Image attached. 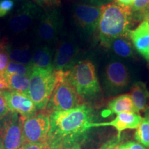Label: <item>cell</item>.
<instances>
[{"label":"cell","instance_id":"cell-21","mask_svg":"<svg viewBox=\"0 0 149 149\" xmlns=\"http://www.w3.org/2000/svg\"><path fill=\"white\" fill-rule=\"evenodd\" d=\"M6 49L11 61L31 66L33 53L28 46L13 48L7 46Z\"/></svg>","mask_w":149,"mask_h":149},{"label":"cell","instance_id":"cell-25","mask_svg":"<svg viewBox=\"0 0 149 149\" xmlns=\"http://www.w3.org/2000/svg\"><path fill=\"white\" fill-rule=\"evenodd\" d=\"M6 46L7 44L5 42H2L0 44V76L4 74L10 59Z\"/></svg>","mask_w":149,"mask_h":149},{"label":"cell","instance_id":"cell-37","mask_svg":"<svg viewBox=\"0 0 149 149\" xmlns=\"http://www.w3.org/2000/svg\"><path fill=\"white\" fill-rule=\"evenodd\" d=\"M0 149H3V146H2V144H1V141H0Z\"/></svg>","mask_w":149,"mask_h":149},{"label":"cell","instance_id":"cell-5","mask_svg":"<svg viewBox=\"0 0 149 149\" xmlns=\"http://www.w3.org/2000/svg\"><path fill=\"white\" fill-rule=\"evenodd\" d=\"M56 83L55 70L33 67L30 74L29 96L37 110H45Z\"/></svg>","mask_w":149,"mask_h":149},{"label":"cell","instance_id":"cell-14","mask_svg":"<svg viewBox=\"0 0 149 149\" xmlns=\"http://www.w3.org/2000/svg\"><path fill=\"white\" fill-rule=\"evenodd\" d=\"M128 37L149 66V22L143 20L135 29L130 30Z\"/></svg>","mask_w":149,"mask_h":149},{"label":"cell","instance_id":"cell-10","mask_svg":"<svg viewBox=\"0 0 149 149\" xmlns=\"http://www.w3.org/2000/svg\"><path fill=\"white\" fill-rule=\"evenodd\" d=\"M41 15L42 10L40 6L31 1H26L9 19V29L11 32L16 34L23 33Z\"/></svg>","mask_w":149,"mask_h":149},{"label":"cell","instance_id":"cell-34","mask_svg":"<svg viewBox=\"0 0 149 149\" xmlns=\"http://www.w3.org/2000/svg\"><path fill=\"white\" fill-rule=\"evenodd\" d=\"M81 1H87V2H89L91 3H94L95 5L100 6L102 3H105L107 1H109V0H81Z\"/></svg>","mask_w":149,"mask_h":149},{"label":"cell","instance_id":"cell-24","mask_svg":"<svg viewBox=\"0 0 149 149\" xmlns=\"http://www.w3.org/2000/svg\"><path fill=\"white\" fill-rule=\"evenodd\" d=\"M149 4V0H135L131 7V12L134 21H139V17L143 11Z\"/></svg>","mask_w":149,"mask_h":149},{"label":"cell","instance_id":"cell-22","mask_svg":"<svg viewBox=\"0 0 149 149\" xmlns=\"http://www.w3.org/2000/svg\"><path fill=\"white\" fill-rule=\"evenodd\" d=\"M135 139L143 146L149 148V117L145 113V117L137 128L135 133Z\"/></svg>","mask_w":149,"mask_h":149},{"label":"cell","instance_id":"cell-13","mask_svg":"<svg viewBox=\"0 0 149 149\" xmlns=\"http://www.w3.org/2000/svg\"><path fill=\"white\" fill-rule=\"evenodd\" d=\"M9 111L17 113L24 120L36 114L37 109L30 97L24 93L8 90L1 93Z\"/></svg>","mask_w":149,"mask_h":149},{"label":"cell","instance_id":"cell-36","mask_svg":"<svg viewBox=\"0 0 149 149\" xmlns=\"http://www.w3.org/2000/svg\"><path fill=\"white\" fill-rule=\"evenodd\" d=\"M145 113H146V114L148 115V117H149V105H148V109H147V110H146V111L145 112Z\"/></svg>","mask_w":149,"mask_h":149},{"label":"cell","instance_id":"cell-30","mask_svg":"<svg viewBox=\"0 0 149 149\" xmlns=\"http://www.w3.org/2000/svg\"><path fill=\"white\" fill-rule=\"evenodd\" d=\"M9 112L10 111L7 106L6 102L3 97V95L0 93V122L8 115Z\"/></svg>","mask_w":149,"mask_h":149},{"label":"cell","instance_id":"cell-23","mask_svg":"<svg viewBox=\"0 0 149 149\" xmlns=\"http://www.w3.org/2000/svg\"><path fill=\"white\" fill-rule=\"evenodd\" d=\"M33 66L31 65H25L19 63L9 61L8 67L4 74H18L24 75H30Z\"/></svg>","mask_w":149,"mask_h":149},{"label":"cell","instance_id":"cell-29","mask_svg":"<svg viewBox=\"0 0 149 149\" xmlns=\"http://www.w3.org/2000/svg\"><path fill=\"white\" fill-rule=\"evenodd\" d=\"M115 149H146L140 143L133 141H128L119 144Z\"/></svg>","mask_w":149,"mask_h":149},{"label":"cell","instance_id":"cell-33","mask_svg":"<svg viewBox=\"0 0 149 149\" xmlns=\"http://www.w3.org/2000/svg\"><path fill=\"white\" fill-rule=\"evenodd\" d=\"M143 20H147L149 22V4L143 11V13L140 15V17H139V21H143Z\"/></svg>","mask_w":149,"mask_h":149},{"label":"cell","instance_id":"cell-1","mask_svg":"<svg viewBox=\"0 0 149 149\" xmlns=\"http://www.w3.org/2000/svg\"><path fill=\"white\" fill-rule=\"evenodd\" d=\"M94 116L92 108L86 104L67 111L52 112L47 141L56 149L78 144L91 128Z\"/></svg>","mask_w":149,"mask_h":149},{"label":"cell","instance_id":"cell-18","mask_svg":"<svg viewBox=\"0 0 149 149\" xmlns=\"http://www.w3.org/2000/svg\"><path fill=\"white\" fill-rule=\"evenodd\" d=\"M53 53L48 45L42 44L35 49L32 55L31 66L48 70H54Z\"/></svg>","mask_w":149,"mask_h":149},{"label":"cell","instance_id":"cell-35","mask_svg":"<svg viewBox=\"0 0 149 149\" xmlns=\"http://www.w3.org/2000/svg\"><path fill=\"white\" fill-rule=\"evenodd\" d=\"M65 149H81V147H80V145L79 144H76L73 145V146L69 147V148H67Z\"/></svg>","mask_w":149,"mask_h":149},{"label":"cell","instance_id":"cell-4","mask_svg":"<svg viewBox=\"0 0 149 149\" xmlns=\"http://www.w3.org/2000/svg\"><path fill=\"white\" fill-rule=\"evenodd\" d=\"M68 76L78 95L84 100H93L101 93L95 67L91 61H79L68 70Z\"/></svg>","mask_w":149,"mask_h":149},{"label":"cell","instance_id":"cell-3","mask_svg":"<svg viewBox=\"0 0 149 149\" xmlns=\"http://www.w3.org/2000/svg\"><path fill=\"white\" fill-rule=\"evenodd\" d=\"M56 83L46 111H67L83 105L84 100L80 97L68 79V71H55Z\"/></svg>","mask_w":149,"mask_h":149},{"label":"cell","instance_id":"cell-19","mask_svg":"<svg viewBox=\"0 0 149 149\" xmlns=\"http://www.w3.org/2000/svg\"><path fill=\"white\" fill-rule=\"evenodd\" d=\"M107 48L122 58H133L135 57L134 47L127 37H118L113 39L109 43Z\"/></svg>","mask_w":149,"mask_h":149},{"label":"cell","instance_id":"cell-7","mask_svg":"<svg viewBox=\"0 0 149 149\" xmlns=\"http://www.w3.org/2000/svg\"><path fill=\"white\" fill-rule=\"evenodd\" d=\"M63 26L60 12L55 8L46 10L40 17L36 31L38 40L44 45H51L57 42Z\"/></svg>","mask_w":149,"mask_h":149},{"label":"cell","instance_id":"cell-26","mask_svg":"<svg viewBox=\"0 0 149 149\" xmlns=\"http://www.w3.org/2000/svg\"><path fill=\"white\" fill-rule=\"evenodd\" d=\"M13 8V0H0V18L7 15Z\"/></svg>","mask_w":149,"mask_h":149},{"label":"cell","instance_id":"cell-27","mask_svg":"<svg viewBox=\"0 0 149 149\" xmlns=\"http://www.w3.org/2000/svg\"><path fill=\"white\" fill-rule=\"evenodd\" d=\"M20 149H56L53 145L48 141L40 144H32V143H24Z\"/></svg>","mask_w":149,"mask_h":149},{"label":"cell","instance_id":"cell-16","mask_svg":"<svg viewBox=\"0 0 149 149\" xmlns=\"http://www.w3.org/2000/svg\"><path fill=\"white\" fill-rule=\"evenodd\" d=\"M137 113L130 94H123L112 99L107 105V109L103 111L102 115L108 117L122 113Z\"/></svg>","mask_w":149,"mask_h":149},{"label":"cell","instance_id":"cell-11","mask_svg":"<svg viewBox=\"0 0 149 149\" xmlns=\"http://www.w3.org/2000/svg\"><path fill=\"white\" fill-rule=\"evenodd\" d=\"M129 70L119 61H111L104 70V84L110 93H117L125 89L130 83Z\"/></svg>","mask_w":149,"mask_h":149},{"label":"cell","instance_id":"cell-12","mask_svg":"<svg viewBox=\"0 0 149 149\" xmlns=\"http://www.w3.org/2000/svg\"><path fill=\"white\" fill-rule=\"evenodd\" d=\"M102 6L75 3L72 6V17L82 31L91 34L96 31L102 12Z\"/></svg>","mask_w":149,"mask_h":149},{"label":"cell","instance_id":"cell-15","mask_svg":"<svg viewBox=\"0 0 149 149\" xmlns=\"http://www.w3.org/2000/svg\"><path fill=\"white\" fill-rule=\"evenodd\" d=\"M142 117L137 113H122L117 115L113 120L107 122L96 123L91 124V128L100 126H113L117 130V137L121 139L122 133L126 129H135L138 127Z\"/></svg>","mask_w":149,"mask_h":149},{"label":"cell","instance_id":"cell-31","mask_svg":"<svg viewBox=\"0 0 149 149\" xmlns=\"http://www.w3.org/2000/svg\"><path fill=\"white\" fill-rule=\"evenodd\" d=\"M135 0H115V3L123 8L131 9Z\"/></svg>","mask_w":149,"mask_h":149},{"label":"cell","instance_id":"cell-28","mask_svg":"<svg viewBox=\"0 0 149 149\" xmlns=\"http://www.w3.org/2000/svg\"><path fill=\"white\" fill-rule=\"evenodd\" d=\"M35 4L40 8H54L60 5V0H33Z\"/></svg>","mask_w":149,"mask_h":149},{"label":"cell","instance_id":"cell-32","mask_svg":"<svg viewBox=\"0 0 149 149\" xmlns=\"http://www.w3.org/2000/svg\"><path fill=\"white\" fill-rule=\"evenodd\" d=\"M8 90H10V89H9L8 84L5 79L4 76H0V93Z\"/></svg>","mask_w":149,"mask_h":149},{"label":"cell","instance_id":"cell-6","mask_svg":"<svg viewBox=\"0 0 149 149\" xmlns=\"http://www.w3.org/2000/svg\"><path fill=\"white\" fill-rule=\"evenodd\" d=\"M24 119L10 111L0 122V141L3 149H20L24 143Z\"/></svg>","mask_w":149,"mask_h":149},{"label":"cell","instance_id":"cell-2","mask_svg":"<svg viewBox=\"0 0 149 149\" xmlns=\"http://www.w3.org/2000/svg\"><path fill=\"white\" fill-rule=\"evenodd\" d=\"M133 22L130 8H123L115 2L103 5L97 26L100 44L107 48L113 39L128 37Z\"/></svg>","mask_w":149,"mask_h":149},{"label":"cell","instance_id":"cell-8","mask_svg":"<svg viewBox=\"0 0 149 149\" xmlns=\"http://www.w3.org/2000/svg\"><path fill=\"white\" fill-rule=\"evenodd\" d=\"M49 116V113L46 111L24 120V143L40 144L47 141L50 130Z\"/></svg>","mask_w":149,"mask_h":149},{"label":"cell","instance_id":"cell-9","mask_svg":"<svg viewBox=\"0 0 149 149\" xmlns=\"http://www.w3.org/2000/svg\"><path fill=\"white\" fill-rule=\"evenodd\" d=\"M79 48L71 37L63 39L57 44L53 56V66L55 71H68L75 66Z\"/></svg>","mask_w":149,"mask_h":149},{"label":"cell","instance_id":"cell-20","mask_svg":"<svg viewBox=\"0 0 149 149\" xmlns=\"http://www.w3.org/2000/svg\"><path fill=\"white\" fill-rule=\"evenodd\" d=\"M3 76L8 83L10 90L28 95L30 86V75L4 74Z\"/></svg>","mask_w":149,"mask_h":149},{"label":"cell","instance_id":"cell-17","mask_svg":"<svg viewBox=\"0 0 149 149\" xmlns=\"http://www.w3.org/2000/svg\"><path fill=\"white\" fill-rule=\"evenodd\" d=\"M134 107L137 113H145L149 105V91L146 84L137 81L134 84L130 91Z\"/></svg>","mask_w":149,"mask_h":149}]
</instances>
